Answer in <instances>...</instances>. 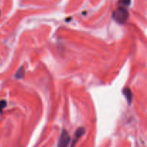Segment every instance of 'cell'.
Here are the masks:
<instances>
[{
	"label": "cell",
	"instance_id": "cell-1",
	"mask_svg": "<svg viewBox=\"0 0 147 147\" xmlns=\"http://www.w3.org/2000/svg\"><path fill=\"white\" fill-rule=\"evenodd\" d=\"M129 17V14L128 10L123 7H120L114 10L112 14V17L115 21L117 22L119 24H124L128 20Z\"/></svg>",
	"mask_w": 147,
	"mask_h": 147
},
{
	"label": "cell",
	"instance_id": "cell-2",
	"mask_svg": "<svg viewBox=\"0 0 147 147\" xmlns=\"http://www.w3.org/2000/svg\"><path fill=\"white\" fill-rule=\"evenodd\" d=\"M70 142V136L66 130H63L59 139L57 147H68Z\"/></svg>",
	"mask_w": 147,
	"mask_h": 147
},
{
	"label": "cell",
	"instance_id": "cell-3",
	"mask_svg": "<svg viewBox=\"0 0 147 147\" xmlns=\"http://www.w3.org/2000/svg\"><path fill=\"white\" fill-rule=\"evenodd\" d=\"M85 133V128L83 127H80L79 128H78L77 131H76V133H75V138L73 141V144H72L71 147H74L75 144H76L78 140Z\"/></svg>",
	"mask_w": 147,
	"mask_h": 147
},
{
	"label": "cell",
	"instance_id": "cell-4",
	"mask_svg": "<svg viewBox=\"0 0 147 147\" xmlns=\"http://www.w3.org/2000/svg\"><path fill=\"white\" fill-rule=\"evenodd\" d=\"M123 94H124L125 97H126V99L128 101L129 105H131L132 102V98H133V95H132V92L131 89L129 88H125L123 91Z\"/></svg>",
	"mask_w": 147,
	"mask_h": 147
},
{
	"label": "cell",
	"instance_id": "cell-5",
	"mask_svg": "<svg viewBox=\"0 0 147 147\" xmlns=\"http://www.w3.org/2000/svg\"><path fill=\"white\" fill-rule=\"evenodd\" d=\"M24 73H25V71H24V67L22 66V67H20V69H19V70L17 71V73H16L15 77L18 79H22V78L24 76Z\"/></svg>",
	"mask_w": 147,
	"mask_h": 147
},
{
	"label": "cell",
	"instance_id": "cell-6",
	"mask_svg": "<svg viewBox=\"0 0 147 147\" xmlns=\"http://www.w3.org/2000/svg\"><path fill=\"white\" fill-rule=\"evenodd\" d=\"M119 4H121L124 7H128V6L130 5L131 0H119Z\"/></svg>",
	"mask_w": 147,
	"mask_h": 147
},
{
	"label": "cell",
	"instance_id": "cell-7",
	"mask_svg": "<svg viewBox=\"0 0 147 147\" xmlns=\"http://www.w3.org/2000/svg\"><path fill=\"white\" fill-rule=\"evenodd\" d=\"M6 106H7V102L5 100L0 101V112H1Z\"/></svg>",
	"mask_w": 147,
	"mask_h": 147
}]
</instances>
